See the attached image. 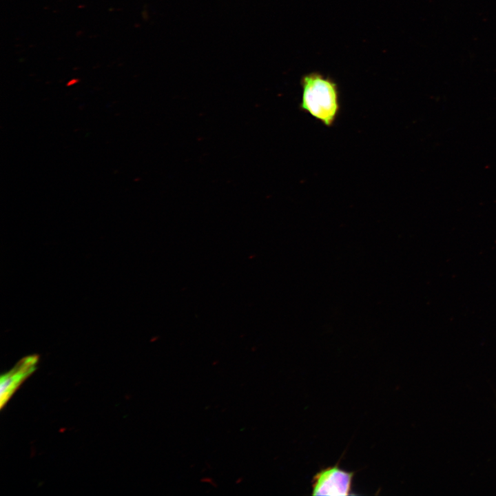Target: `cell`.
Here are the masks:
<instances>
[{
    "label": "cell",
    "instance_id": "1",
    "mask_svg": "<svg viewBox=\"0 0 496 496\" xmlns=\"http://www.w3.org/2000/svg\"><path fill=\"white\" fill-rule=\"evenodd\" d=\"M302 99L300 109L331 127L340 112L339 90L330 77L312 72L302 76L300 81Z\"/></svg>",
    "mask_w": 496,
    "mask_h": 496
},
{
    "label": "cell",
    "instance_id": "2",
    "mask_svg": "<svg viewBox=\"0 0 496 496\" xmlns=\"http://www.w3.org/2000/svg\"><path fill=\"white\" fill-rule=\"evenodd\" d=\"M354 473L347 471L338 464L320 470L311 481L312 495L346 496L352 495Z\"/></svg>",
    "mask_w": 496,
    "mask_h": 496
},
{
    "label": "cell",
    "instance_id": "3",
    "mask_svg": "<svg viewBox=\"0 0 496 496\" xmlns=\"http://www.w3.org/2000/svg\"><path fill=\"white\" fill-rule=\"evenodd\" d=\"M39 361L37 355L22 358L11 370L0 379V406L2 409L18 387L36 369Z\"/></svg>",
    "mask_w": 496,
    "mask_h": 496
}]
</instances>
